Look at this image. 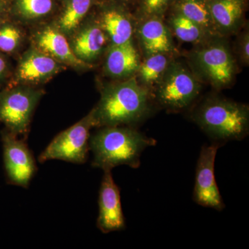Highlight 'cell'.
<instances>
[{"label": "cell", "mask_w": 249, "mask_h": 249, "mask_svg": "<svg viewBox=\"0 0 249 249\" xmlns=\"http://www.w3.org/2000/svg\"><path fill=\"white\" fill-rule=\"evenodd\" d=\"M175 0H136V18L158 17L164 18Z\"/></svg>", "instance_id": "cell-24"}, {"label": "cell", "mask_w": 249, "mask_h": 249, "mask_svg": "<svg viewBox=\"0 0 249 249\" xmlns=\"http://www.w3.org/2000/svg\"><path fill=\"white\" fill-rule=\"evenodd\" d=\"M91 111L81 120L59 133L39 155L40 163L61 160L83 164L88 160L90 130L93 128Z\"/></svg>", "instance_id": "cell-7"}, {"label": "cell", "mask_w": 249, "mask_h": 249, "mask_svg": "<svg viewBox=\"0 0 249 249\" xmlns=\"http://www.w3.org/2000/svg\"><path fill=\"white\" fill-rule=\"evenodd\" d=\"M173 59L175 55L166 53H155L142 57L134 76L136 80L142 88L152 93Z\"/></svg>", "instance_id": "cell-20"}, {"label": "cell", "mask_w": 249, "mask_h": 249, "mask_svg": "<svg viewBox=\"0 0 249 249\" xmlns=\"http://www.w3.org/2000/svg\"><path fill=\"white\" fill-rule=\"evenodd\" d=\"M140 53L134 40L109 45L102 59L103 73L111 80H123L135 76L140 65Z\"/></svg>", "instance_id": "cell-16"}, {"label": "cell", "mask_w": 249, "mask_h": 249, "mask_svg": "<svg viewBox=\"0 0 249 249\" xmlns=\"http://www.w3.org/2000/svg\"><path fill=\"white\" fill-rule=\"evenodd\" d=\"M10 19V0H0V23Z\"/></svg>", "instance_id": "cell-27"}, {"label": "cell", "mask_w": 249, "mask_h": 249, "mask_svg": "<svg viewBox=\"0 0 249 249\" xmlns=\"http://www.w3.org/2000/svg\"><path fill=\"white\" fill-rule=\"evenodd\" d=\"M28 30L29 45L52 57L67 69L85 72L93 68L76 58L68 38L51 21Z\"/></svg>", "instance_id": "cell-10"}, {"label": "cell", "mask_w": 249, "mask_h": 249, "mask_svg": "<svg viewBox=\"0 0 249 249\" xmlns=\"http://www.w3.org/2000/svg\"><path fill=\"white\" fill-rule=\"evenodd\" d=\"M121 1H124L126 4L130 5V4L135 2L136 0H121Z\"/></svg>", "instance_id": "cell-28"}, {"label": "cell", "mask_w": 249, "mask_h": 249, "mask_svg": "<svg viewBox=\"0 0 249 249\" xmlns=\"http://www.w3.org/2000/svg\"><path fill=\"white\" fill-rule=\"evenodd\" d=\"M236 39L235 50L232 51L236 60L243 66L249 65V23H246L238 33Z\"/></svg>", "instance_id": "cell-25"}, {"label": "cell", "mask_w": 249, "mask_h": 249, "mask_svg": "<svg viewBox=\"0 0 249 249\" xmlns=\"http://www.w3.org/2000/svg\"><path fill=\"white\" fill-rule=\"evenodd\" d=\"M11 84L41 88L67 67L30 45L17 58Z\"/></svg>", "instance_id": "cell-8"}, {"label": "cell", "mask_w": 249, "mask_h": 249, "mask_svg": "<svg viewBox=\"0 0 249 249\" xmlns=\"http://www.w3.org/2000/svg\"><path fill=\"white\" fill-rule=\"evenodd\" d=\"M14 69L11 58L0 52V89L9 84Z\"/></svg>", "instance_id": "cell-26"}, {"label": "cell", "mask_w": 249, "mask_h": 249, "mask_svg": "<svg viewBox=\"0 0 249 249\" xmlns=\"http://www.w3.org/2000/svg\"><path fill=\"white\" fill-rule=\"evenodd\" d=\"M29 42L27 29L11 19L0 23V52L17 59Z\"/></svg>", "instance_id": "cell-23"}, {"label": "cell", "mask_w": 249, "mask_h": 249, "mask_svg": "<svg viewBox=\"0 0 249 249\" xmlns=\"http://www.w3.org/2000/svg\"><path fill=\"white\" fill-rule=\"evenodd\" d=\"M101 98L91 110L93 126H132L147 118L152 110L151 93L135 77L111 80L101 88Z\"/></svg>", "instance_id": "cell-1"}, {"label": "cell", "mask_w": 249, "mask_h": 249, "mask_svg": "<svg viewBox=\"0 0 249 249\" xmlns=\"http://www.w3.org/2000/svg\"><path fill=\"white\" fill-rule=\"evenodd\" d=\"M136 19L134 37L137 38L142 57L155 53L176 55L178 51L164 18L142 17Z\"/></svg>", "instance_id": "cell-14"}, {"label": "cell", "mask_w": 249, "mask_h": 249, "mask_svg": "<svg viewBox=\"0 0 249 249\" xmlns=\"http://www.w3.org/2000/svg\"><path fill=\"white\" fill-rule=\"evenodd\" d=\"M192 119L216 140H242L249 134V106L214 95L193 111Z\"/></svg>", "instance_id": "cell-3"}, {"label": "cell", "mask_w": 249, "mask_h": 249, "mask_svg": "<svg viewBox=\"0 0 249 249\" xmlns=\"http://www.w3.org/2000/svg\"><path fill=\"white\" fill-rule=\"evenodd\" d=\"M164 17V22L173 37L181 42L199 45L209 37L199 26L178 11L170 9Z\"/></svg>", "instance_id": "cell-21"}, {"label": "cell", "mask_w": 249, "mask_h": 249, "mask_svg": "<svg viewBox=\"0 0 249 249\" xmlns=\"http://www.w3.org/2000/svg\"><path fill=\"white\" fill-rule=\"evenodd\" d=\"M98 129L90 134L89 150L93 156L91 165L103 171L121 165L138 168L142 152L157 143L155 139L147 137L132 126H109Z\"/></svg>", "instance_id": "cell-2"}, {"label": "cell", "mask_w": 249, "mask_h": 249, "mask_svg": "<svg viewBox=\"0 0 249 249\" xmlns=\"http://www.w3.org/2000/svg\"><path fill=\"white\" fill-rule=\"evenodd\" d=\"M219 144L201 148L196 168L193 199L204 207L221 211L225 208L214 177V161Z\"/></svg>", "instance_id": "cell-13"}, {"label": "cell", "mask_w": 249, "mask_h": 249, "mask_svg": "<svg viewBox=\"0 0 249 249\" xmlns=\"http://www.w3.org/2000/svg\"><path fill=\"white\" fill-rule=\"evenodd\" d=\"M210 13L218 35H236L245 26L247 0H208Z\"/></svg>", "instance_id": "cell-17"}, {"label": "cell", "mask_w": 249, "mask_h": 249, "mask_svg": "<svg viewBox=\"0 0 249 249\" xmlns=\"http://www.w3.org/2000/svg\"><path fill=\"white\" fill-rule=\"evenodd\" d=\"M3 158L9 184L27 188L37 171V165L24 139L4 128L1 131Z\"/></svg>", "instance_id": "cell-9"}, {"label": "cell", "mask_w": 249, "mask_h": 249, "mask_svg": "<svg viewBox=\"0 0 249 249\" xmlns=\"http://www.w3.org/2000/svg\"><path fill=\"white\" fill-rule=\"evenodd\" d=\"M97 227L103 233L121 231L125 222L121 206L120 190L114 182L111 170H105L98 197Z\"/></svg>", "instance_id": "cell-15"}, {"label": "cell", "mask_w": 249, "mask_h": 249, "mask_svg": "<svg viewBox=\"0 0 249 249\" xmlns=\"http://www.w3.org/2000/svg\"><path fill=\"white\" fill-rule=\"evenodd\" d=\"M170 9L196 23L209 37L219 36L210 13L208 0H175Z\"/></svg>", "instance_id": "cell-22"}, {"label": "cell", "mask_w": 249, "mask_h": 249, "mask_svg": "<svg viewBox=\"0 0 249 249\" xmlns=\"http://www.w3.org/2000/svg\"><path fill=\"white\" fill-rule=\"evenodd\" d=\"M60 0H10V19L26 29L50 22Z\"/></svg>", "instance_id": "cell-18"}, {"label": "cell", "mask_w": 249, "mask_h": 249, "mask_svg": "<svg viewBox=\"0 0 249 249\" xmlns=\"http://www.w3.org/2000/svg\"><path fill=\"white\" fill-rule=\"evenodd\" d=\"M72 52L80 61L94 68L110 45L93 11L68 38Z\"/></svg>", "instance_id": "cell-12"}, {"label": "cell", "mask_w": 249, "mask_h": 249, "mask_svg": "<svg viewBox=\"0 0 249 249\" xmlns=\"http://www.w3.org/2000/svg\"><path fill=\"white\" fill-rule=\"evenodd\" d=\"M45 93L42 88L11 83L0 89V123L4 128L27 140L34 111Z\"/></svg>", "instance_id": "cell-5"}, {"label": "cell", "mask_w": 249, "mask_h": 249, "mask_svg": "<svg viewBox=\"0 0 249 249\" xmlns=\"http://www.w3.org/2000/svg\"><path fill=\"white\" fill-rule=\"evenodd\" d=\"M98 0H60V6L51 22L67 38L93 11Z\"/></svg>", "instance_id": "cell-19"}, {"label": "cell", "mask_w": 249, "mask_h": 249, "mask_svg": "<svg viewBox=\"0 0 249 249\" xmlns=\"http://www.w3.org/2000/svg\"><path fill=\"white\" fill-rule=\"evenodd\" d=\"M201 83L182 62L173 59L152 91L153 101L168 111L186 109L196 101Z\"/></svg>", "instance_id": "cell-6"}, {"label": "cell", "mask_w": 249, "mask_h": 249, "mask_svg": "<svg viewBox=\"0 0 249 249\" xmlns=\"http://www.w3.org/2000/svg\"><path fill=\"white\" fill-rule=\"evenodd\" d=\"M129 5L121 0H98L93 13L109 38L110 45L134 40L136 18Z\"/></svg>", "instance_id": "cell-11"}, {"label": "cell", "mask_w": 249, "mask_h": 249, "mask_svg": "<svg viewBox=\"0 0 249 249\" xmlns=\"http://www.w3.org/2000/svg\"><path fill=\"white\" fill-rule=\"evenodd\" d=\"M227 38L214 36L196 45L188 55L189 68L195 76L219 91L233 84L238 68Z\"/></svg>", "instance_id": "cell-4"}]
</instances>
